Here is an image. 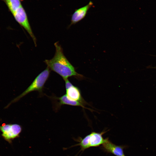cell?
<instances>
[{"label": "cell", "mask_w": 156, "mask_h": 156, "mask_svg": "<svg viewBox=\"0 0 156 156\" xmlns=\"http://www.w3.org/2000/svg\"><path fill=\"white\" fill-rule=\"evenodd\" d=\"M55 52L53 57L44 61L50 70L60 75L64 80L72 76L82 77V75L77 73L75 68L64 54L63 49L58 42L54 43Z\"/></svg>", "instance_id": "obj_1"}, {"label": "cell", "mask_w": 156, "mask_h": 156, "mask_svg": "<svg viewBox=\"0 0 156 156\" xmlns=\"http://www.w3.org/2000/svg\"><path fill=\"white\" fill-rule=\"evenodd\" d=\"M50 70L47 67L46 68L40 73L30 85L22 93L14 99L5 108L8 107L12 103L18 101L21 98L33 91H37L42 92L44 85L48 79Z\"/></svg>", "instance_id": "obj_2"}, {"label": "cell", "mask_w": 156, "mask_h": 156, "mask_svg": "<svg viewBox=\"0 0 156 156\" xmlns=\"http://www.w3.org/2000/svg\"><path fill=\"white\" fill-rule=\"evenodd\" d=\"M22 130L21 126L16 124L3 123L0 126L1 136L5 140L10 144L12 143V140L19 137Z\"/></svg>", "instance_id": "obj_3"}, {"label": "cell", "mask_w": 156, "mask_h": 156, "mask_svg": "<svg viewBox=\"0 0 156 156\" xmlns=\"http://www.w3.org/2000/svg\"><path fill=\"white\" fill-rule=\"evenodd\" d=\"M16 21L28 33L32 39L35 46H36V39L33 32L26 12L21 6L12 14Z\"/></svg>", "instance_id": "obj_4"}, {"label": "cell", "mask_w": 156, "mask_h": 156, "mask_svg": "<svg viewBox=\"0 0 156 156\" xmlns=\"http://www.w3.org/2000/svg\"><path fill=\"white\" fill-rule=\"evenodd\" d=\"M93 5V3L90 1L86 5L76 9L72 15L70 26L77 23L84 18L89 10Z\"/></svg>", "instance_id": "obj_5"}, {"label": "cell", "mask_w": 156, "mask_h": 156, "mask_svg": "<svg viewBox=\"0 0 156 156\" xmlns=\"http://www.w3.org/2000/svg\"><path fill=\"white\" fill-rule=\"evenodd\" d=\"M102 147L105 151L116 156H125L123 152L124 146L113 144L108 138L102 144Z\"/></svg>", "instance_id": "obj_6"}, {"label": "cell", "mask_w": 156, "mask_h": 156, "mask_svg": "<svg viewBox=\"0 0 156 156\" xmlns=\"http://www.w3.org/2000/svg\"><path fill=\"white\" fill-rule=\"evenodd\" d=\"M104 133L103 132L99 133L93 132L89 134L90 147L99 146L106 141L107 138L104 139L102 136Z\"/></svg>", "instance_id": "obj_7"}, {"label": "cell", "mask_w": 156, "mask_h": 156, "mask_svg": "<svg viewBox=\"0 0 156 156\" xmlns=\"http://www.w3.org/2000/svg\"><path fill=\"white\" fill-rule=\"evenodd\" d=\"M66 95L70 99L82 103V98L79 88L73 85L66 90Z\"/></svg>", "instance_id": "obj_8"}, {"label": "cell", "mask_w": 156, "mask_h": 156, "mask_svg": "<svg viewBox=\"0 0 156 156\" xmlns=\"http://www.w3.org/2000/svg\"><path fill=\"white\" fill-rule=\"evenodd\" d=\"M55 98L59 101L57 105L58 107L64 105L84 107L82 102L71 100L67 97L66 94L61 97H56Z\"/></svg>", "instance_id": "obj_9"}, {"label": "cell", "mask_w": 156, "mask_h": 156, "mask_svg": "<svg viewBox=\"0 0 156 156\" xmlns=\"http://www.w3.org/2000/svg\"><path fill=\"white\" fill-rule=\"evenodd\" d=\"M6 4L8 10L13 13L22 5L21 0H1Z\"/></svg>", "instance_id": "obj_10"}, {"label": "cell", "mask_w": 156, "mask_h": 156, "mask_svg": "<svg viewBox=\"0 0 156 156\" xmlns=\"http://www.w3.org/2000/svg\"><path fill=\"white\" fill-rule=\"evenodd\" d=\"M89 135H88L81 140L79 144L77 145H80L82 150H84L90 147L89 142Z\"/></svg>", "instance_id": "obj_11"}, {"label": "cell", "mask_w": 156, "mask_h": 156, "mask_svg": "<svg viewBox=\"0 0 156 156\" xmlns=\"http://www.w3.org/2000/svg\"><path fill=\"white\" fill-rule=\"evenodd\" d=\"M65 81V86L66 90H67L73 85L69 81L68 79L64 80Z\"/></svg>", "instance_id": "obj_12"}]
</instances>
